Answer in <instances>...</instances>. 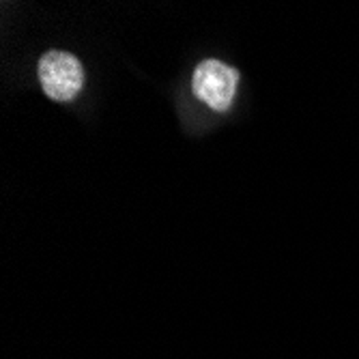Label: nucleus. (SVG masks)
I'll return each mask as SVG.
<instances>
[{
    "label": "nucleus",
    "mask_w": 359,
    "mask_h": 359,
    "mask_svg": "<svg viewBox=\"0 0 359 359\" xmlns=\"http://www.w3.org/2000/svg\"><path fill=\"white\" fill-rule=\"evenodd\" d=\"M239 74L219 60H203L194 72V93L211 110H228L235 100Z\"/></svg>",
    "instance_id": "nucleus-2"
},
{
    "label": "nucleus",
    "mask_w": 359,
    "mask_h": 359,
    "mask_svg": "<svg viewBox=\"0 0 359 359\" xmlns=\"http://www.w3.org/2000/svg\"><path fill=\"white\" fill-rule=\"evenodd\" d=\"M39 80L48 97L56 102H69L84 84V69L74 54L48 52L39 62Z\"/></svg>",
    "instance_id": "nucleus-1"
}]
</instances>
